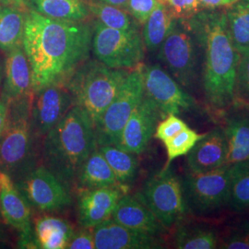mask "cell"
Wrapping results in <instances>:
<instances>
[{"instance_id":"obj_22","label":"cell","mask_w":249,"mask_h":249,"mask_svg":"<svg viewBox=\"0 0 249 249\" xmlns=\"http://www.w3.org/2000/svg\"><path fill=\"white\" fill-rule=\"evenodd\" d=\"M76 187L80 190L107 187H124L127 189V187H123L118 182L98 147L81 165L76 180Z\"/></svg>"},{"instance_id":"obj_34","label":"cell","mask_w":249,"mask_h":249,"mask_svg":"<svg viewBox=\"0 0 249 249\" xmlns=\"http://www.w3.org/2000/svg\"><path fill=\"white\" fill-rule=\"evenodd\" d=\"M218 248L222 249H249V223L232 227Z\"/></svg>"},{"instance_id":"obj_6","label":"cell","mask_w":249,"mask_h":249,"mask_svg":"<svg viewBox=\"0 0 249 249\" xmlns=\"http://www.w3.org/2000/svg\"><path fill=\"white\" fill-rule=\"evenodd\" d=\"M91 52L107 67L133 70L142 62L145 45L140 29L116 30L95 21L92 28Z\"/></svg>"},{"instance_id":"obj_9","label":"cell","mask_w":249,"mask_h":249,"mask_svg":"<svg viewBox=\"0 0 249 249\" xmlns=\"http://www.w3.org/2000/svg\"><path fill=\"white\" fill-rule=\"evenodd\" d=\"M229 169L230 163H227L210 172H187L181 182L189 212L196 215H207L227 207Z\"/></svg>"},{"instance_id":"obj_8","label":"cell","mask_w":249,"mask_h":249,"mask_svg":"<svg viewBox=\"0 0 249 249\" xmlns=\"http://www.w3.org/2000/svg\"><path fill=\"white\" fill-rule=\"evenodd\" d=\"M142 64L128 72L124 83L95 125L97 146L116 145L124 124L144 97Z\"/></svg>"},{"instance_id":"obj_13","label":"cell","mask_w":249,"mask_h":249,"mask_svg":"<svg viewBox=\"0 0 249 249\" xmlns=\"http://www.w3.org/2000/svg\"><path fill=\"white\" fill-rule=\"evenodd\" d=\"M74 106L71 93L64 83L51 84L34 92L31 124L36 139L42 142Z\"/></svg>"},{"instance_id":"obj_35","label":"cell","mask_w":249,"mask_h":249,"mask_svg":"<svg viewBox=\"0 0 249 249\" xmlns=\"http://www.w3.org/2000/svg\"><path fill=\"white\" fill-rule=\"evenodd\" d=\"M186 127V122L177 115H168L158 123L153 137L164 143Z\"/></svg>"},{"instance_id":"obj_18","label":"cell","mask_w":249,"mask_h":249,"mask_svg":"<svg viewBox=\"0 0 249 249\" xmlns=\"http://www.w3.org/2000/svg\"><path fill=\"white\" fill-rule=\"evenodd\" d=\"M96 249H155L161 248L158 236L128 229L112 218L93 228Z\"/></svg>"},{"instance_id":"obj_14","label":"cell","mask_w":249,"mask_h":249,"mask_svg":"<svg viewBox=\"0 0 249 249\" xmlns=\"http://www.w3.org/2000/svg\"><path fill=\"white\" fill-rule=\"evenodd\" d=\"M0 213L2 219L18 231L19 246L35 249L32 207L7 174L0 172Z\"/></svg>"},{"instance_id":"obj_25","label":"cell","mask_w":249,"mask_h":249,"mask_svg":"<svg viewBox=\"0 0 249 249\" xmlns=\"http://www.w3.org/2000/svg\"><path fill=\"white\" fill-rule=\"evenodd\" d=\"M26 11L0 5V51L8 53L22 45Z\"/></svg>"},{"instance_id":"obj_41","label":"cell","mask_w":249,"mask_h":249,"mask_svg":"<svg viewBox=\"0 0 249 249\" xmlns=\"http://www.w3.org/2000/svg\"><path fill=\"white\" fill-rule=\"evenodd\" d=\"M8 111H9V106L2 99H0V133L6 124Z\"/></svg>"},{"instance_id":"obj_5","label":"cell","mask_w":249,"mask_h":249,"mask_svg":"<svg viewBox=\"0 0 249 249\" xmlns=\"http://www.w3.org/2000/svg\"><path fill=\"white\" fill-rule=\"evenodd\" d=\"M128 72L89 58L73 72L65 85L71 91L75 106L88 114L95 126L116 97Z\"/></svg>"},{"instance_id":"obj_39","label":"cell","mask_w":249,"mask_h":249,"mask_svg":"<svg viewBox=\"0 0 249 249\" xmlns=\"http://www.w3.org/2000/svg\"><path fill=\"white\" fill-rule=\"evenodd\" d=\"M239 0H199L201 6L208 9H217L221 7H230Z\"/></svg>"},{"instance_id":"obj_11","label":"cell","mask_w":249,"mask_h":249,"mask_svg":"<svg viewBox=\"0 0 249 249\" xmlns=\"http://www.w3.org/2000/svg\"><path fill=\"white\" fill-rule=\"evenodd\" d=\"M157 52L171 76L181 86L190 87L196 78V53L194 35L187 19H176Z\"/></svg>"},{"instance_id":"obj_1","label":"cell","mask_w":249,"mask_h":249,"mask_svg":"<svg viewBox=\"0 0 249 249\" xmlns=\"http://www.w3.org/2000/svg\"><path fill=\"white\" fill-rule=\"evenodd\" d=\"M92 31L85 20L55 19L27 9L22 46L31 67L34 92L51 84H65L89 59Z\"/></svg>"},{"instance_id":"obj_17","label":"cell","mask_w":249,"mask_h":249,"mask_svg":"<svg viewBox=\"0 0 249 249\" xmlns=\"http://www.w3.org/2000/svg\"><path fill=\"white\" fill-rule=\"evenodd\" d=\"M1 98L8 106L34 94L30 63L22 45L6 53Z\"/></svg>"},{"instance_id":"obj_12","label":"cell","mask_w":249,"mask_h":249,"mask_svg":"<svg viewBox=\"0 0 249 249\" xmlns=\"http://www.w3.org/2000/svg\"><path fill=\"white\" fill-rule=\"evenodd\" d=\"M144 94L164 116L179 115L196 107L194 98L159 64L143 66Z\"/></svg>"},{"instance_id":"obj_2","label":"cell","mask_w":249,"mask_h":249,"mask_svg":"<svg viewBox=\"0 0 249 249\" xmlns=\"http://www.w3.org/2000/svg\"><path fill=\"white\" fill-rule=\"evenodd\" d=\"M204 47L203 89L210 107L218 111L234 103V88L240 54L234 49L223 12H199L187 19Z\"/></svg>"},{"instance_id":"obj_37","label":"cell","mask_w":249,"mask_h":249,"mask_svg":"<svg viewBox=\"0 0 249 249\" xmlns=\"http://www.w3.org/2000/svg\"><path fill=\"white\" fill-rule=\"evenodd\" d=\"M159 3L158 0H128L124 9L140 25H143Z\"/></svg>"},{"instance_id":"obj_29","label":"cell","mask_w":249,"mask_h":249,"mask_svg":"<svg viewBox=\"0 0 249 249\" xmlns=\"http://www.w3.org/2000/svg\"><path fill=\"white\" fill-rule=\"evenodd\" d=\"M227 207L235 212L249 209V160L230 163Z\"/></svg>"},{"instance_id":"obj_10","label":"cell","mask_w":249,"mask_h":249,"mask_svg":"<svg viewBox=\"0 0 249 249\" xmlns=\"http://www.w3.org/2000/svg\"><path fill=\"white\" fill-rule=\"evenodd\" d=\"M32 208L42 213H54L72 204L71 189L42 163L14 181Z\"/></svg>"},{"instance_id":"obj_24","label":"cell","mask_w":249,"mask_h":249,"mask_svg":"<svg viewBox=\"0 0 249 249\" xmlns=\"http://www.w3.org/2000/svg\"><path fill=\"white\" fill-rule=\"evenodd\" d=\"M30 8L48 18L84 21L89 16L88 0H31Z\"/></svg>"},{"instance_id":"obj_27","label":"cell","mask_w":249,"mask_h":249,"mask_svg":"<svg viewBox=\"0 0 249 249\" xmlns=\"http://www.w3.org/2000/svg\"><path fill=\"white\" fill-rule=\"evenodd\" d=\"M98 150L113 170L118 182L128 188L135 182L139 173V160L136 154L124 151L116 145L98 146Z\"/></svg>"},{"instance_id":"obj_26","label":"cell","mask_w":249,"mask_h":249,"mask_svg":"<svg viewBox=\"0 0 249 249\" xmlns=\"http://www.w3.org/2000/svg\"><path fill=\"white\" fill-rule=\"evenodd\" d=\"M176 19L166 5L160 2L143 24L142 35L145 48L148 51H158L162 42L169 35Z\"/></svg>"},{"instance_id":"obj_38","label":"cell","mask_w":249,"mask_h":249,"mask_svg":"<svg viewBox=\"0 0 249 249\" xmlns=\"http://www.w3.org/2000/svg\"><path fill=\"white\" fill-rule=\"evenodd\" d=\"M67 249H95L93 228L81 227L79 231H74Z\"/></svg>"},{"instance_id":"obj_21","label":"cell","mask_w":249,"mask_h":249,"mask_svg":"<svg viewBox=\"0 0 249 249\" xmlns=\"http://www.w3.org/2000/svg\"><path fill=\"white\" fill-rule=\"evenodd\" d=\"M48 214L35 220L33 226L35 249H67L75 231L73 226L62 218Z\"/></svg>"},{"instance_id":"obj_32","label":"cell","mask_w":249,"mask_h":249,"mask_svg":"<svg viewBox=\"0 0 249 249\" xmlns=\"http://www.w3.org/2000/svg\"><path fill=\"white\" fill-rule=\"evenodd\" d=\"M207 132L198 133L196 130L187 126L175 137L163 143L167 154V161L164 167L170 166V163L179 157L185 155L187 156V153L194 148L198 141L204 138Z\"/></svg>"},{"instance_id":"obj_31","label":"cell","mask_w":249,"mask_h":249,"mask_svg":"<svg viewBox=\"0 0 249 249\" xmlns=\"http://www.w3.org/2000/svg\"><path fill=\"white\" fill-rule=\"evenodd\" d=\"M218 245L215 230L204 225H180L175 235V246L178 249H214Z\"/></svg>"},{"instance_id":"obj_7","label":"cell","mask_w":249,"mask_h":249,"mask_svg":"<svg viewBox=\"0 0 249 249\" xmlns=\"http://www.w3.org/2000/svg\"><path fill=\"white\" fill-rule=\"evenodd\" d=\"M142 200L165 229H170L187 213L181 179L171 167H163L135 194Z\"/></svg>"},{"instance_id":"obj_23","label":"cell","mask_w":249,"mask_h":249,"mask_svg":"<svg viewBox=\"0 0 249 249\" xmlns=\"http://www.w3.org/2000/svg\"><path fill=\"white\" fill-rule=\"evenodd\" d=\"M223 131L228 144V162L249 160V109L231 115Z\"/></svg>"},{"instance_id":"obj_36","label":"cell","mask_w":249,"mask_h":249,"mask_svg":"<svg viewBox=\"0 0 249 249\" xmlns=\"http://www.w3.org/2000/svg\"><path fill=\"white\" fill-rule=\"evenodd\" d=\"M164 4L175 18L181 19L192 18L203 9L199 0H165Z\"/></svg>"},{"instance_id":"obj_43","label":"cell","mask_w":249,"mask_h":249,"mask_svg":"<svg viewBox=\"0 0 249 249\" xmlns=\"http://www.w3.org/2000/svg\"><path fill=\"white\" fill-rule=\"evenodd\" d=\"M4 68H5V62L0 57V87L2 86V82L4 79Z\"/></svg>"},{"instance_id":"obj_30","label":"cell","mask_w":249,"mask_h":249,"mask_svg":"<svg viewBox=\"0 0 249 249\" xmlns=\"http://www.w3.org/2000/svg\"><path fill=\"white\" fill-rule=\"evenodd\" d=\"M88 9L96 21L105 26L124 31L140 29V24L135 18L120 7L100 0H88Z\"/></svg>"},{"instance_id":"obj_33","label":"cell","mask_w":249,"mask_h":249,"mask_svg":"<svg viewBox=\"0 0 249 249\" xmlns=\"http://www.w3.org/2000/svg\"><path fill=\"white\" fill-rule=\"evenodd\" d=\"M234 102L249 107V52L240 54L234 88Z\"/></svg>"},{"instance_id":"obj_45","label":"cell","mask_w":249,"mask_h":249,"mask_svg":"<svg viewBox=\"0 0 249 249\" xmlns=\"http://www.w3.org/2000/svg\"><path fill=\"white\" fill-rule=\"evenodd\" d=\"M0 218H2V217H1V213H0Z\"/></svg>"},{"instance_id":"obj_44","label":"cell","mask_w":249,"mask_h":249,"mask_svg":"<svg viewBox=\"0 0 249 249\" xmlns=\"http://www.w3.org/2000/svg\"><path fill=\"white\" fill-rule=\"evenodd\" d=\"M159 2H160V3H164L165 2V0H158Z\"/></svg>"},{"instance_id":"obj_3","label":"cell","mask_w":249,"mask_h":249,"mask_svg":"<svg viewBox=\"0 0 249 249\" xmlns=\"http://www.w3.org/2000/svg\"><path fill=\"white\" fill-rule=\"evenodd\" d=\"M97 147L93 122L74 106L42 141L43 164L71 190L81 165Z\"/></svg>"},{"instance_id":"obj_40","label":"cell","mask_w":249,"mask_h":249,"mask_svg":"<svg viewBox=\"0 0 249 249\" xmlns=\"http://www.w3.org/2000/svg\"><path fill=\"white\" fill-rule=\"evenodd\" d=\"M30 2L31 0H0V5L25 9L30 8Z\"/></svg>"},{"instance_id":"obj_15","label":"cell","mask_w":249,"mask_h":249,"mask_svg":"<svg viewBox=\"0 0 249 249\" xmlns=\"http://www.w3.org/2000/svg\"><path fill=\"white\" fill-rule=\"evenodd\" d=\"M164 117L157 106L144 94L124 124L116 146L136 155L142 153L150 144L157 124Z\"/></svg>"},{"instance_id":"obj_28","label":"cell","mask_w":249,"mask_h":249,"mask_svg":"<svg viewBox=\"0 0 249 249\" xmlns=\"http://www.w3.org/2000/svg\"><path fill=\"white\" fill-rule=\"evenodd\" d=\"M231 43L239 54L249 52V0H239L226 13Z\"/></svg>"},{"instance_id":"obj_4","label":"cell","mask_w":249,"mask_h":249,"mask_svg":"<svg viewBox=\"0 0 249 249\" xmlns=\"http://www.w3.org/2000/svg\"><path fill=\"white\" fill-rule=\"evenodd\" d=\"M33 95L9 104L6 124L0 133V172L13 181L37 165L39 141L31 124Z\"/></svg>"},{"instance_id":"obj_42","label":"cell","mask_w":249,"mask_h":249,"mask_svg":"<svg viewBox=\"0 0 249 249\" xmlns=\"http://www.w3.org/2000/svg\"><path fill=\"white\" fill-rule=\"evenodd\" d=\"M100 1H103L105 3H108V4H111V5H114V6H117V7H120L122 9H124L128 0H100Z\"/></svg>"},{"instance_id":"obj_20","label":"cell","mask_w":249,"mask_h":249,"mask_svg":"<svg viewBox=\"0 0 249 249\" xmlns=\"http://www.w3.org/2000/svg\"><path fill=\"white\" fill-rule=\"evenodd\" d=\"M111 218L128 229L153 236L159 237L167 230L136 195H123Z\"/></svg>"},{"instance_id":"obj_19","label":"cell","mask_w":249,"mask_h":249,"mask_svg":"<svg viewBox=\"0 0 249 249\" xmlns=\"http://www.w3.org/2000/svg\"><path fill=\"white\" fill-rule=\"evenodd\" d=\"M228 162V144L223 128L207 132L187 154L188 173H205L222 167Z\"/></svg>"},{"instance_id":"obj_16","label":"cell","mask_w":249,"mask_h":249,"mask_svg":"<svg viewBox=\"0 0 249 249\" xmlns=\"http://www.w3.org/2000/svg\"><path fill=\"white\" fill-rule=\"evenodd\" d=\"M126 188L99 187L80 190L78 201V221L81 227L94 228L111 218Z\"/></svg>"}]
</instances>
